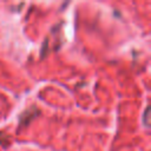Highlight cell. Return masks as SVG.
Wrapping results in <instances>:
<instances>
[{"mask_svg": "<svg viewBox=\"0 0 151 151\" xmlns=\"http://www.w3.org/2000/svg\"><path fill=\"white\" fill-rule=\"evenodd\" d=\"M149 107H146V110H145V113H144V124L147 126L149 125Z\"/></svg>", "mask_w": 151, "mask_h": 151, "instance_id": "cell-1", "label": "cell"}]
</instances>
